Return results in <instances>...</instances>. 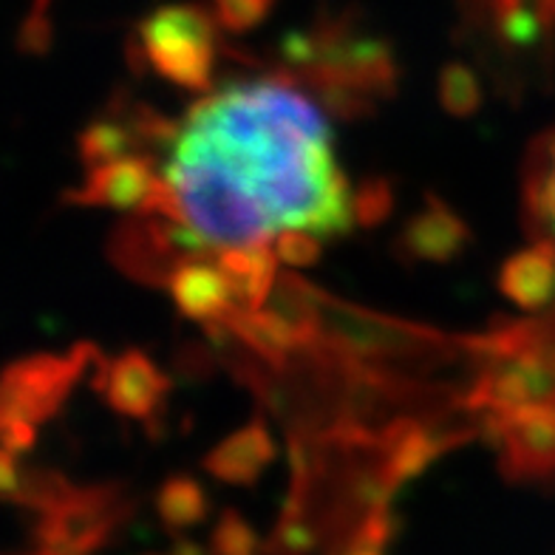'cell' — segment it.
Masks as SVG:
<instances>
[{"mask_svg": "<svg viewBox=\"0 0 555 555\" xmlns=\"http://www.w3.org/2000/svg\"><path fill=\"white\" fill-rule=\"evenodd\" d=\"M49 3H52V0H35L31 15L23 21L21 46L26 49V52H46L49 43H52V23H49V17H46Z\"/></svg>", "mask_w": 555, "mask_h": 555, "instance_id": "18", "label": "cell"}, {"mask_svg": "<svg viewBox=\"0 0 555 555\" xmlns=\"http://www.w3.org/2000/svg\"><path fill=\"white\" fill-rule=\"evenodd\" d=\"M439 103L451 117H470L482 105L479 77L465 63H451L439 74Z\"/></svg>", "mask_w": 555, "mask_h": 555, "instance_id": "13", "label": "cell"}, {"mask_svg": "<svg viewBox=\"0 0 555 555\" xmlns=\"http://www.w3.org/2000/svg\"><path fill=\"white\" fill-rule=\"evenodd\" d=\"M525 216L535 242L555 244V133L541 139L527 159Z\"/></svg>", "mask_w": 555, "mask_h": 555, "instance_id": "12", "label": "cell"}, {"mask_svg": "<svg viewBox=\"0 0 555 555\" xmlns=\"http://www.w3.org/2000/svg\"><path fill=\"white\" fill-rule=\"evenodd\" d=\"M96 391L114 411L154 423L170 395V380L154 360L137 349L122 351L111 363L96 365Z\"/></svg>", "mask_w": 555, "mask_h": 555, "instance_id": "6", "label": "cell"}, {"mask_svg": "<svg viewBox=\"0 0 555 555\" xmlns=\"http://www.w3.org/2000/svg\"><path fill=\"white\" fill-rule=\"evenodd\" d=\"M275 249L272 244L258 247H233L221 249L219 267L230 281L235 304L242 309H263L278 284Z\"/></svg>", "mask_w": 555, "mask_h": 555, "instance_id": "11", "label": "cell"}, {"mask_svg": "<svg viewBox=\"0 0 555 555\" xmlns=\"http://www.w3.org/2000/svg\"><path fill=\"white\" fill-rule=\"evenodd\" d=\"M35 442V425L23 420H3V446L9 453H21Z\"/></svg>", "mask_w": 555, "mask_h": 555, "instance_id": "19", "label": "cell"}, {"mask_svg": "<svg viewBox=\"0 0 555 555\" xmlns=\"http://www.w3.org/2000/svg\"><path fill=\"white\" fill-rule=\"evenodd\" d=\"M272 249H275L278 261L307 267V263H314L321 256V238L312 233H304V230H284V233L275 235Z\"/></svg>", "mask_w": 555, "mask_h": 555, "instance_id": "16", "label": "cell"}, {"mask_svg": "<svg viewBox=\"0 0 555 555\" xmlns=\"http://www.w3.org/2000/svg\"><path fill=\"white\" fill-rule=\"evenodd\" d=\"M275 0H212V17L224 31L242 35L270 15Z\"/></svg>", "mask_w": 555, "mask_h": 555, "instance_id": "14", "label": "cell"}, {"mask_svg": "<svg viewBox=\"0 0 555 555\" xmlns=\"http://www.w3.org/2000/svg\"><path fill=\"white\" fill-rule=\"evenodd\" d=\"M507 479L541 482L555 476V405L482 420Z\"/></svg>", "mask_w": 555, "mask_h": 555, "instance_id": "5", "label": "cell"}, {"mask_svg": "<svg viewBox=\"0 0 555 555\" xmlns=\"http://www.w3.org/2000/svg\"><path fill=\"white\" fill-rule=\"evenodd\" d=\"M74 205H103L117 210H133L142 216H162L182 224V212L168 179H159L145 156H125L91 168L80 191L68 193Z\"/></svg>", "mask_w": 555, "mask_h": 555, "instance_id": "4", "label": "cell"}, {"mask_svg": "<svg viewBox=\"0 0 555 555\" xmlns=\"http://www.w3.org/2000/svg\"><path fill=\"white\" fill-rule=\"evenodd\" d=\"M275 456L272 434L261 416L238 428L207 453L205 468L224 482H253Z\"/></svg>", "mask_w": 555, "mask_h": 555, "instance_id": "9", "label": "cell"}, {"mask_svg": "<svg viewBox=\"0 0 555 555\" xmlns=\"http://www.w3.org/2000/svg\"><path fill=\"white\" fill-rule=\"evenodd\" d=\"M91 363H100V351L88 344L74 346L68 354H35L17 360L3 374L0 420H23L31 425L52 420Z\"/></svg>", "mask_w": 555, "mask_h": 555, "instance_id": "3", "label": "cell"}, {"mask_svg": "<svg viewBox=\"0 0 555 555\" xmlns=\"http://www.w3.org/2000/svg\"><path fill=\"white\" fill-rule=\"evenodd\" d=\"M391 210V184L383 179L365 182L358 193H354V219L363 227L380 224Z\"/></svg>", "mask_w": 555, "mask_h": 555, "instance_id": "17", "label": "cell"}, {"mask_svg": "<svg viewBox=\"0 0 555 555\" xmlns=\"http://www.w3.org/2000/svg\"><path fill=\"white\" fill-rule=\"evenodd\" d=\"M168 286L182 314H188L191 321H202L205 326L221 323L238 307L219 263H205L202 258L184 261L173 272Z\"/></svg>", "mask_w": 555, "mask_h": 555, "instance_id": "8", "label": "cell"}, {"mask_svg": "<svg viewBox=\"0 0 555 555\" xmlns=\"http://www.w3.org/2000/svg\"><path fill=\"white\" fill-rule=\"evenodd\" d=\"M468 224L437 196H428V205L416 212L414 219L402 230L397 249L409 261H434L446 263L456 258L468 247Z\"/></svg>", "mask_w": 555, "mask_h": 555, "instance_id": "7", "label": "cell"}, {"mask_svg": "<svg viewBox=\"0 0 555 555\" xmlns=\"http://www.w3.org/2000/svg\"><path fill=\"white\" fill-rule=\"evenodd\" d=\"M216 17L196 3L159 7L137 26V66H151L168 82L205 94L216 66Z\"/></svg>", "mask_w": 555, "mask_h": 555, "instance_id": "2", "label": "cell"}, {"mask_svg": "<svg viewBox=\"0 0 555 555\" xmlns=\"http://www.w3.org/2000/svg\"><path fill=\"white\" fill-rule=\"evenodd\" d=\"M205 511V496L193 479H170L162 490V513L170 521H193Z\"/></svg>", "mask_w": 555, "mask_h": 555, "instance_id": "15", "label": "cell"}, {"mask_svg": "<svg viewBox=\"0 0 555 555\" xmlns=\"http://www.w3.org/2000/svg\"><path fill=\"white\" fill-rule=\"evenodd\" d=\"M499 289L504 298L525 309H539L555 298V244L535 242L507 258L499 272Z\"/></svg>", "mask_w": 555, "mask_h": 555, "instance_id": "10", "label": "cell"}, {"mask_svg": "<svg viewBox=\"0 0 555 555\" xmlns=\"http://www.w3.org/2000/svg\"><path fill=\"white\" fill-rule=\"evenodd\" d=\"M330 139L323 111L293 80L272 77L198 100L170 154L219 173L275 235L304 230L330 238L354 221V193Z\"/></svg>", "mask_w": 555, "mask_h": 555, "instance_id": "1", "label": "cell"}]
</instances>
